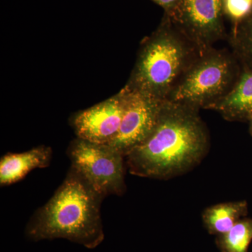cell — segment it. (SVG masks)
Here are the masks:
<instances>
[{
  "mask_svg": "<svg viewBox=\"0 0 252 252\" xmlns=\"http://www.w3.org/2000/svg\"><path fill=\"white\" fill-rule=\"evenodd\" d=\"M246 210L245 202L217 204L203 212L204 224L210 234L217 236L224 234L245 215Z\"/></svg>",
  "mask_w": 252,
  "mask_h": 252,
  "instance_id": "11",
  "label": "cell"
},
{
  "mask_svg": "<svg viewBox=\"0 0 252 252\" xmlns=\"http://www.w3.org/2000/svg\"><path fill=\"white\" fill-rule=\"evenodd\" d=\"M125 110L117 137L107 144L126 157L153 130L164 100L126 85Z\"/></svg>",
  "mask_w": 252,
  "mask_h": 252,
  "instance_id": "7",
  "label": "cell"
},
{
  "mask_svg": "<svg viewBox=\"0 0 252 252\" xmlns=\"http://www.w3.org/2000/svg\"><path fill=\"white\" fill-rule=\"evenodd\" d=\"M168 16L200 52L228 37L223 0H182Z\"/></svg>",
  "mask_w": 252,
  "mask_h": 252,
  "instance_id": "6",
  "label": "cell"
},
{
  "mask_svg": "<svg viewBox=\"0 0 252 252\" xmlns=\"http://www.w3.org/2000/svg\"><path fill=\"white\" fill-rule=\"evenodd\" d=\"M228 40L232 52L243 63L245 69L252 70V12L233 28Z\"/></svg>",
  "mask_w": 252,
  "mask_h": 252,
  "instance_id": "12",
  "label": "cell"
},
{
  "mask_svg": "<svg viewBox=\"0 0 252 252\" xmlns=\"http://www.w3.org/2000/svg\"><path fill=\"white\" fill-rule=\"evenodd\" d=\"M223 11L235 27L252 12V0H223Z\"/></svg>",
  "mask_w": 252,
  "mask_h": 252,
  "instance_id": "14",
  "label": "cell"
},
{
  "mask_svg": "<svg viewBox=\"0 0 252 252\" xmlns=\"http://www.w3.org/2000/svg\"><path fill=\"white\" fill-rule=\"evenodd\" d=\"M168 15L142 44L127 86L158 99H168L200 54Z\"/></svg>",
  "mask_w": 252,
  "mask_h": 252,
  "instance_id": "3",
  "label": "cell"
},
{
  "mask_svg": "<svg viewBox=\"0 0 252 252\" xmlns=\"http://www.w3.org/2000/svg\"><path fill=\"white\" fill-rule=\"evenodd\" d=\"M67 154L71 166L80 172L104 198L125 193V157L110 146L93 143L78 137L71 143Z\"/></svg>",
  "mask_w": 252,
  "mask_h": 252,
  "instance_id": "5",
  "label": "cell"
},
{
  "mask_svg": "<svg viewBox=\"0 0 252 252\" xmlns=\"http://www.w3.org/2000/svg\"><path fill=\"white\" fill-rule=\"evenodd\" d=\"M252 240V220H240L224 234L219 235L217 245L221 252H248Z\"/></svg>",
  "mask_w": 252,
  "mask_h": 252,
  "instance_id": "13",
  "label": "cell"
},
{
  "mask_svg": "<svg viewBox=\"0 0 252 252\" xmlns=\"http://www.w3.org/2000/svg\"><path fill=\"white\" fill-rule=\"evenodd\" d=\"M211 109L227 121L252 119V70L245 69L236 84Z\"/></svg>",
  "mask_w": 252,
  "mask_h": 252,
  "instance_id": "10",
  "label": "cell"
},
{
  "mask_svg": "<svg viewBox=\"0 0 252 252\" xmlns=\"http://www.w3.org/2000/svg\"><path fill=\"white\" fill-rule=\"evenodd\" d=\"M104 197L71 166L51 199L28 222L26 235L32 241L65 239L94 249L104 240L101 219Z\"/></svg>",
  "mask_w": 252,
  "mask_h": 252,
  "instance_id": "2",
  "label": "cell"
},
{
  "mask_svg": "<svg viewBox=\"0 0 252 252\" xmlns=\"http://www.w3.org/2000/svg\"><path fill=\"white\" fill-rule=\"evenodd\" d=\"M52 154L50 147L41 146L23 153L6 154L0 160V185H12L34 169L49 166Z\"/></svg>",
  "mask_w": 252,
  "mask_h": 252,
  "instance_id": "9",
  "label": "cell"
},
{
  "mask_svg": "<svg viewBox=\"0 0 252 252\" xmlns=\"http://www.w3.org/2000/svg\"><path fill=\"white\" fill-rule=\"evenodd\" d=\"M238 61L227 49L212 47L200 53L167 99L199 110L211 109L236 84L241 74Z\"/></svg>",
  "mask_w": 252,
  "mask_h": 252,
  "instance_id": "4",
  "label": "cell"
},
{
  "mask_svg": "<svg viewBox=\"0 0 252 252\" xmlns=\"http://www.w3.org/2000/svg\"><path fill=\"white\" fill-rule=\"evenodd\" d=\"M152 1L161 6L165 11V14L169 15L171 14L175 11L182 0H152Z\"/></svg>",
  "mask_w": 252,
  "mask_h": 252,
  "instance_id": "15",
  "label": "cell"
},
{
  "mask_svg": "<svg viewBox=\"0 0 252 252\" xmlns=\"http://www.w3.org/2000/svg\"><path fill=\"white\" fill-rule=\"evenodd\" d=\"M126 89L101 103L81 112L73 121L79 138L109 144L117 137L125 110Z\"/></svg>",
  "mask_w": 252,
  "mask_h": 252,
  "instance_id": "8",
  "label": "cell"
},
{
  "mask_svg": "<svg viewBox=\"0 0 252 252\" xmlns=\"http://www.w3.org/2000/svg\"><path fill=\"white\" fill-rule=\"evenodd\" d=\"M199 111L164 100L153 130L125 157L130 173L167 180L200 163L208 152L210 137Z\"/></svg>",
  "mask_w": 252,
  "mask_h": 252,
  "instance_id": "1",
  "label": "cell"
},
{
  "mask_svg": "<svg viewBox=\"0 0 252 252\" xmlns=\"http://www.w3.org/2000/svg\"><path fill=\"white\" fill-rule=\"evenodd\" d=\"M251 131L252 133V119H251Z\"/></svg>",
  "mask_w": 252,
  "mask_h": 252,
  "instance_id": "16",
  "label": "cell"
}]
</instances>
